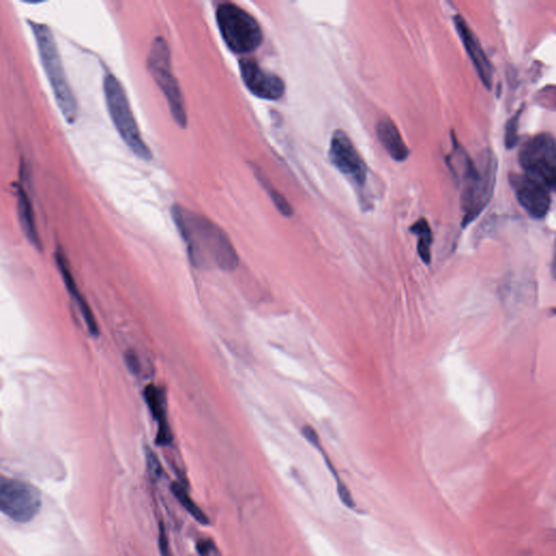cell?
<instances>
[{
    "label": "cell",
    "instance_id": "cell-1",
    "mask_svg": "<svg viewBox=\"0 0 556 556\" xmlns=\"http://www.w3.org/2000/svg\"><path fill=\"white\" fill-rule=\"evenodd\" d=\"M173 220L194 267L233 272L238 267V254L227 234L210 218L181 205L172 208Z\"/></svg>",
    "mask_w": 556,
    "mask_h": 556
},
{
    "label": "cell",
    "instance_id": "cell-2",
    "mask_svg": "<svg viewBox=\"0 0 556 556\" xmlns=\"http://www.w3.org/2000/svg\"><path fill=\"white\" fill-rule=\"evenodd\" d=\"M448 160L449 167L461 184L462 225L466 227L482 214L493 198L497 181V158L493 150L484 149L474 162L463 147L453 141V150Z\"/></svg>",
    "mask_w": 556,
    "mask_h": 556
},
{
    "label": "cell",
    "instance_id": "cell-3",
    "mask_svg": "<svg viewBox=\"0 0 556 556\" xmlns=\"http://www.w3.org/2000/svg\"><path fill=\"white\" fill-rule=\"evenodd\" d=\"M37 39L39 56L47 77L52 85L54 99L59 105L62 116L68 123L73 124L77 119V103L64 72L61 56L54 41V34L46 24L28 21Z\"/></svg>",
    "mask_w": 556,
    "mask_h": 556
},
{
    "label": "cell",
    "instance_id": "cell-4",
    "mask_svg": "<svg viewBox=\"0 0 556 556\" xmlns=\"http://www.w3.org/2000/svg\"><path fill=\"white\" fill-rule=\"evenodd\" d=\"M103 90L109 114L121 138L138 158L146 161L152 160V152L141 136L123 86L114 75L109 73L103 81Z\"/></svg>",
    "mask_w": 556,
    "mask_h": 556
},
{
    "label": "cell",
    "instance_id": "cell-5",
    "mask_svg": "<svg viewBox=\"0 0 556 556\" xmlns=\"http://www.w3.org/2000/svg\"><path fill=\"white\" fill-rule=\"evenodd\" d=\"M216 22L222 39L235 54L252 52L263 41L258 21L236 3H220L216 9Z\"/></svg>",
    "mask_w": 556,
    "mask_h": 556
},
{
    "label": "cell",
    "instance_id": "cell-6",
    "mask_svg": "<svg viewBox=\"0 0 556 556\" xmlns=\"http://www.w3.org/2000/svg\"><path fill=\"white\" fill-rule=\"evenodd\" d=\"M148 68L156 84L159 85L160 90L167 98L175 122L181 127H186L187 113L185 108L184 98L180 85L173 74L169 49L165 39L156 37L152 41L148 56Z\"/></svg>",
    "mask_w": 556,
    "mask_h": 556
},
{
    "label": "cell",
    "instance_id": "cell-7",
    "mask_svg": "<svg viewBox=\"0 0 556 556\" xmlns=\"http://www.w3.org/2000/svg\"><path fill=\"white\" fill-rule=\"evenodd\" d=\"M524 174L556 192V141L550 134L541 133L526 141L520 149Z\"/></svg>",
    "mask_w": 556,
    "mask_h": 556
},
{
    "label": "cell",
    "instance_id": "cell-8",
    "mask_svg": "<svg viewBox=\"0 0 556 556\" xmlns=\"http://www.w3.org/2000/svg\"><path fill=\"white\" fill-rule=\"evenodd\" d=\"M41 508V493L28 482L1 478L0 510L17 523H28Z\"/></svg>",
    "mask_w": 556,
    "mask_h": 556
},
{
    "label": "cell",
    "instance_id": "cell-9",
    "mask_svg": "<svg viewBox=\"0 0 556 556\" xmlns=\"http://www.w3.org/2000/svg\"><path fill=\"white\" fill-rule=\"evenodd\" d=\"M329 159L339 172L353 183L356 187L362 189L367 182V163L362 159L361 154L344 131L333 132L329 147Z\"/></svg>",
    "mask_w": 556,
    "mask_h": 556
},
{
    "label": "cell",
    "instance_id": "cell-10",
    "mask_svg": "<svg viewBox=\"0 0 556 556\" xmlns=\"http://www.w3.org/2000/svg\"><path fill=\"white\" fill-rule=\"evenodd\" d=\"M239 69L243 82L252 95L265 101H278L284 96V81L261 68L256 60L241 59Z\"/></svg>",
    "mask_w": 556,
    "mask_h": 556
},
{
    "label": "cell",
    "instance_id": "cell-11",
    "mask_svg": "<svg viewBox=\"0 0 556 556\" xmlns=\"http://www.w3.org/2000/svg\"><path fill=\"white\" fill-rule=\"evenodd\" d=\"M512 186L516 199L533 218H544L551 207L550 190L526 174H511Z\"/></svg>",
    "mask_w": 556,
    "mask_h": 556
},
{
    "label": "cell",
    "instance_id": "cell-12",
    "mask_svg": "<svg viewBox=\"0 0 556 556\" xmlns=\"http://www.w3.org/2000/svg\"><path fill=\"white\" fill-rule=\"evenodd\" d=\"M454 25L456 31L459 33L460 39L466 49L469 58L472 60L476 69L477 74L480 76V81L484 85V87L490 90L493 86V65L488 59L487 54L484 52L480 39H477L472 28H469L466 21L460 14H456L453 18Z\"/></svg>",
    "mask_w": 556,
    "mask_h": 556
},
{
    "label": "cell",
    "instance_id": "cell-13",
    "mask_svg": "<svg viewBox=\"0 0 556 556\" xmlns=\"http://www.w3.org/2000/svg\"><path fill=\"white\" fill-rule=\"evenodd\" d=\"M144 397L149 410L152 412L156 423L158 424L156 444L159 446H167L172 442L173 436L167 420V399L165 392L154 384H149L145 389Z\"/></svg>",
    "mask_w": 556,
    "mask_h": 556
},
{
    "label": "cell",
    "instance_id": "cell-14",
    "mask_svg": "<svg viewBox=\"0 0 556 556\" xmlns=\"http://www.w3.org/2000/svg\"><path fill=\"white\" fill-rule=\"evenodd\" d=\"M56 262L58 269L61 273L64 284L67 286L68 291H69L70 295L72 296L73 301L76 303L77 308L80 309L81 314H82L85 324L87 325L88 331L94 336H97L98 333H99V329H98V324L96 322L95 316H94V313H92V309L88 305L87 301L85 300V298L81 294V290L77 287L72 271L70 269L69 262L65 259V256L62 252H56Z\"/></svg>",
    "mask_w": 556,
    "mask_h": 556
},
{
    "label": "cell",
    "instance_id": "cell-15",
    "mask_svg": "<svg viewBox=\"0 0 556 556\" xmlns=\"http://www.w3.org/2000/svg\"><path fill=\"white\" fill-rule=\"evenodd\" d=\"M377 136L380 144L387 150L392 159L403 162L410 156V150L404 144L400 132L390 119H382L376 125Z\"/></svg>",
    "mask_w": 556,
    "mask_h": 556
},
{
    "label": "cell",
    "instance_id": "cell-16",
    "mask_svg": "<svg viewBox=\"0 0 556 556\" xmlns=\"http://www.w3.org/2000/svg\"><path fill=\"white\" fill-rule=\"evenodd\" d=\"M17 203H18L19 220L28 241L35 248L41 250V241L34 220L33 207L28 192L22 186H17Z\"/></svg>",
    "mask_w": 556,
    "mask_h": 556
},
{
    "label": "cell",
    "instance_id": "cell-17",
    "mask_svg": "<svg viewBox=\"0 0 556 556\" xmlns=\"http://www.w3.org/2000/svg\"><path fill=\"white\" fill-rule=\"evenodd\" d=\"M411 233L418 236V252L420 260L429 265L431 262V244H433V231L425 218H420L410 227Z\"/></svg>",
    "mask_w": 556,
    "mask_h": 556
},
{
    "label": "cell",
    "instance_id": "cell-18",
    "mask_svg": "<svg viewBox=\"0 0 556 556\" xmlns=\"http://www.w3.org/2000/svg\"><path fill=\"white\" fill-rule=\"evenodd\" d=\"M254 172L256 178L259 181L260 184L262 185V187L265 188V192H267V195L271 198V200L274 203L277 210L280 211V214L287 216V218L292 216L294 211H292L291 205H289L287 199H286L282 194H280V192L271 184L269 178L265 176V173L262 172L261 169L256 167V165L254 167Z\"/></svg>",
    "mask_w": 556,
    "mask_h": 556
},
{
    "label": "cell",
    "instance_id": "cell-19",
    "mask_svg": "<svg viewBox=\"0 0 556 556\" xmlns=\"http://www.w3.org/2000/svg\"><path fill=\"white\" fill-rule=\"evenodd\" d=\"M172 491L178 502L182 504L183 508L187 511L190 515L197 520L198 523L203 524V525H208L210 523L208 516L205 515V512L190 499L187 491L185 490L182 484H176V482L173 484Z\"/></svg>",
    "mask_w": 556,
    "mask_h": 556
},
{
    "label": "cell",
    "instance_id": "cell-20",
    "mask_svg": "<svg viewBox=\"0 0 556 556\" xmlns=\"http://www.w3.org/2000/svg\"><path fill=\"white\" fill-rule=\"evenodd\" d=\"M520 113L513 116L508 122L506 130H505V145L508 149L515 147L518 141V120H519Z\"/></svg>",
    "mask_w": 556,
    "mask_h": 556
},
{
    "label": "cell",
    "instance_id": "cell-21",
    "mask_svg": "<svg viewBox=\"0 0 556 556\" xmlns=\"http://www.w3.org/2000/svg\"><path fill=\"white\" fill-rule=\"evenodd\" d=\"M337 491H338L339 497H340L341 502L346 505L347 508H354L356 506V501L352 497L351 491L347 487L344 482H337Z\"/></svg>",
    "mask_w": 556,
    "mask_h": 556
},
{
    "label": "cell",
    "instance_id": "cell-22",
    "mask_svg": "<svg viewBox=\"0 0 556 556\" xmlns=\"http://www.w3.org/2000/svg\"><path fill=\"white\" fill-rule=\"evenodd\" d=\"M147 465H148L149 474L152 475L154 478H158L160 476V473H161V466H160V463L156 459V456L152 451L147 453Z\"/></svg>",
    "mask_w": 556,
    "mask_h": 556
},
{
    "label": "cell",
    "instance_id": "cell-23",
    "mask_svg": "<svg viewBox=\"0 0 556 556\" xmlns=\"http://www.w3.org/2000/svg\"><path fill=\"white\" fill-rule=\"evenodd\" d=\"M126 364H127L130 371L134 374L138 375L141 371V362H139L138 356L135 352L128 351L125 356Z\"/></svg>",
    "mask_w": 556,
    "mask_h": 556
},
{
    "label": "cell",
    "instance_id": "cell-24",
    "mask_svg": "<svg viewBox=\"0 0 556 556\" xmlns=\"http://www.w3.org/2000/svg\"><path fill=\"white\" fill-rule=\"evenodd\" d=\"M552 275H553L554 280H556V248L554 252L553 261H552Z\"/></svg>",
    "mask_w": 556,
    "mask_h": 556
}]
</instances>
